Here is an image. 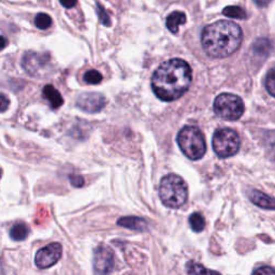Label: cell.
Instances as JSON below:
<instances>
[{"mask_svg":"<svg viewBox=\"0 0 275 275\" xmlns=\"http://www.w3.org/2000/svg\"><path fill=\"white\" fill-rule=\"evenodd\" d=\"M248 198L255 206H257L265 209H275V199L268 196L267 194L257 191V189H252L248 193Z\"/></svg>","mask_w":275,"mask_h":275,"instance_id":"obj_11","label":"cell"},{"mask_svg":"<svg viewBox=\"0 0 275 275\" xmlns=\"http://www.w3.org/2000/svg\"><path fill=\"white\" fill-rule=\"evenodd\" d=\"M241 145L240 137L230 128L216 130L213 137V148L220 158H228L238 153Z\"/></svg>","mask_w":275,"mask_h":275,"instance_id":"obj_6","label":"cell"},{"mask_svg":"<svg viewBox=\"0 0 275 275\" xmlns=\"http://www.w3.org/2000/svg\"><path fill=\"white\" fill-rule=\"evenodd\" d=\"M43 97L50 102V106L52 109H58L64 104V99L53 85H45L43 88Z\"/></svg>","mask_w":275,"mask_h":275,"instance_id":"obj_13","label":"cell"},{"mask_svg":"<svg viewBox=\"0 0 275 275\" xmlns=\"http://www.w3.org/2000/svg\"><path fill=\"white\" fill-rule=\"evenodd\" d=\"M49 63L50 56L48 54L28 52L23 57L22 66L28 74L40 75L49 68Z\"/></svg>","mask_w":275,"mask_h":275,"instance_id":"obj_8","label":"cell"},{"mask_svg":"<svg viewBox=\"0 0 275 275\" xmlns=\"http://www.w3.org/2000/svg\"><path fill=\"white\" fill-rule=\"evenodd\" d=\"M178 144L186 157L192 160H198L205 156L206 144L205 136L198 127L185 126L178 135Z\"/></svg>","mask_w":275,"mask_h":275,"instance_id":"obj_4","label":"cell"},{"mask_svg":"<svg viewBox=\"0 0 275 275\" xmlns=\"http://www.w3.org/2000/svg\"><path fill=\"white\" fill-rule=\"evenodd\" d=\"M117 225L130 229V230L137 231H144L147 229V221L143 218L137 217V216H126V217H122L117 221Z\"/></svg>","mask_w":275,"mask_h":275,"instance_id":"obj_12","label":"cell"},{"mask_svg":"<svg viewBox=\"0 0 275 275\" xmlns=\"http://www.w3.org/2000/svg\"><path fill=\"white\" fill-rule=\"evenodd\" d=\"M186 23V15L184 12L181 11H174L171 14H169L166 21V25L168 29L172 32V34H176L179 31V27L181 25Z\"/></svg>","mask_w":275,"mask_h":275,"instance_id":"obj_14","label":"cell"},{"mask_svg":"<svg viewBox=\"0 0 275 275\" xmlns=\"http://www.w3.org/2000/svg\"><path fill=\"white\" fill-rule=\"evenodd\" d=\"M266 87L269 94L275 97V68L271 69L267 74L266 78Z\"/></svg>","mask_w":275,"mask_h":275,"instance_id":"obj_22","label":"cell"},{"mask_svg":"<svg viewBox=\"0 0 275 275\" xmlns=\"http://www.w3.org/2000/svg\"><path fill=\"white\" fill-rule=\"evenodd\" d=\"M271 48V42L269 40H267V39H259L254 44V53L257 56L266 57L269 55Z\"/></svg>","mask_w":275,"mask_h":275,"instance_id":"obj_17","label":"cell"},{"mask_svg":"<svg viewBox=\"0 0 275 275\" xmlns=\"http://www.w3.org/2000/svg\"><path fill=\"white\" fill-rule=\"evenodd\" d=\"M6 43H8V39L3 36H0V51H1L5 47Z\"/></svg>","mask_w":275,"mask_h":275,"instance_id":"obj_30","label":"cell"},{"mask_svg":"<svg viewBox=\"0 0 275 275\" xmlns=\"http://www.w3.org/2000/svg\"><path fill=\"white\" fill-rule=\"evenodd\" d=\"M69 181L71 183V185L74 186V187H82L84 185V179L82 178L81 175L71 174L69 176Z\"/></svg>","mask_w":275,"mask_h":275,"instance_id":"obj_25","label":"cell"},{"mask_svg":"<svg viewBox=\"0 0 275 275\" xmlns=\"http://www.w3.org/2000/svg\"><path fill=\"white\" fill-rule=\"evenodd\" d=\"M253 275H275V270L271 267H260L254 271Z\"/></svg>","mask_w":275,"mask_h":275,"instance_id":"obj_26","label":"cell"},{"mask_svg":"<svg viewBox=\"0 0 275 275\" xmlns=\"http://www.w3.org/2000/svg\"><path fill=\"white\" fill-rule=\"evenodd\" d=\"M186 270L188 275H221L220 273L206 269V267L201 264L195 263V261H189L186 265Z\"/></svg>","mask_w":275,"mask_h":275,"instance_id":"obj_15","label":"cell"},{"mask_svg":"<svg viewBox=\"0 0 275 275\" xmlns=\"http://www.w3.org/2000/svg\"><path fill=\"white\" fill-rule=\"evenodd\" d=\"M114 268V253L109 246H98L94 253V270L97 275H109Z\"/></svg>","mask_w":275,"mask_h":275,"instance_id":"obj_7","label":"cell"},{"mask_svg":"<svg viewBox=\"0 0 275 275\" xmlns=\"http://www.w3.org/2000/svg\"><path fill=\"white\" fill-rule=\"evenodd\" d=\"M63 6H65L66 9H72L73 6H75L77 0H60Z\"/></svg>","mask_w":275,"mask_h":275,"instance_id":"obj_28","label":"cell"},{"mask_svg":"<svg viewBox=\"0 0 275 275\" xmlns=\"http://www.w3.org/2000/svg\"><path fill=\"white\" fill-rule=\"evenodd\" d=\"M193 72L189 65L180 58H174L156 69L152 77V88L155 95L163 101L179 99L192 84Z\"/></svg>","mask_w":275,"mask_h":275,"instance_id":"obj_1","label":"cell"},{"mask_svg":"<svg viewBox=\"0 0 275 275\" xmlns=\"http://www.w3.org/2000/svg\"><path fill=\"white\" fill-rule=\"evenodd\" d=\"M0 178H1V170H0Z\"/></svg>","mask_w":275,"mask_h":275,"instance_id":"obj_31","label":"cell"},{"mask_svg":"<svg viewBox=\"0 0 275 275\" xmlns=\"http://www.w3.org/2000/svg\"><path fill=\"white\" fill-rule=\"evenodd\" d=\"M84 81L87 84H99L102 81V74L97 70H88L83 76Z\"/></svg>","mask_w":275,"mask_h":275,"instance_id":"obj_21","label":"cell"},{"mask_svg":"<svg viewBox=\"0 0 275 275\" xmlns=\"http://www.w3.org/2000/svg\"><path fill=\"white\" fill-rule=\"evenodd\" d=\"M222 14L231 17V18H237V19H245L247 14L244 11V9L240 8L238 5H229L222 10Z\"/></svg>","mask_w":275,"mask_h":275,"instance_id":"obj_18","label":"cell"},{"mask_svg":"<svg viewBox=\"0 0 275 275\" xmlns=\"http://www.w3.org/2000/svg\"><path fill=\"white\" fill-rule=\"evenodd\" d=\"M10 100L9 98L3 94H0V112H4V111L9 108Z\"/></svg>","mask_w":275,"mask_h":275,"instance_id":"obj_27","label":"cell"},{"mask_svg":"<svg viewBox=\"0 0 275 275\" xmlns=\"http://www.w3.org/2000/svg\"><path fill=\"white\" fill-rule=\"evenodd\" d=\"M189 225L196 232H200L206 227V219L200 213H194L189 217Z\"/></svg>","mask_w":275,"mask_h":275,"instance_id":"obj_19","label":"cell"},{"mask_svg":"<svg viewBox=\"0 0 275 275\" xmlns=\"http://www.w3.org/2000/svg\"><path fill=\"white\" fill-rule=\"evenodd\" d=\"M213 107L215 113L227 121H237L244 113L243 100L233 94H220L216 97Z\"/></svg>","mask_w":275,"mask_h":275,"instance_id":"obj_5","label":"cell"},{"mask_svg":"<svg viewBox=\"0 0 275 275\" xmlns=\"http://www.w3.org/2000/svg\"><path fill=\"white\" fill-rule=\"evenodd\" d=\"M254 2L259 6H266L271 2V0H254Z\"/></svg>","mask_w":275,"mask_h":275,"instance_id":"obj_29","label":"cell"},{"mask_svg":"<svg viewBox=\"0 0 275 275\" xmlns=\"http://www.w3.org/2000/svg\"><path fill=\"white\" fill-rule=\"evenodd\" d=\"M52 18L50 15L45 14V13H39V14L35 18V24L39 29L45 30L50 28L52 26Z\"/></svg>","mask_w":275,"mask_h":275,"instance_id":"obj_20","label":"cell"},{"mask_svg":"<svg viewBox=\"0 0 275 275\" xmlns=\"http://www.w3.org/2000/svg\"><path fill=\"white\" fill-rule=\"evenodd\" d=\"M159 197L163 205L170 208H179L185 205L188 189L185 181L176 174L163 176L159 184Z\"/></svg>","mask_w":275,"mask_h":275,"instance_id":"obj_3","label":"cell"},{"mask_svg":"<svg viewBox=\"0 0 275 275\" xmlns=\"http://www.w3.org/2000/svg\"><path fill=\"white\" fill-rule=\"evenodd\" d=\"M243 40V32L238 24L218 21L205 27L201 43L206 53L213 58H224L237 52Z\"/></svg>","mask_w":275,"mask_h":275,"instance_id":"obj_2","label":"cell"},{"mask_svg":"<svg viewBox=\"0 0 275 275\" xmlns=\"http://www.w3.org/2000/svg\"><path fill=\"white\" fill-rule=\"evenodd\" d=\"M29 233L28 226L24 224V222H16L15 225H13L10 230V237L14 241H23Z\"/></svg>","mask_w":275,"mask_h":275,"instance_id":"obj_16","label":"cell"},{"mask_svg":"<svg viewBox=\"0 0 275 275\" xmlns=\"http://www.w3.org/2000/svg\"><path fill=\"white\" fill-rule=\"evenodd\" d=\"M106 104V98L98 93H85L78 96L76 99V107L87 113L100 112Z\"/></svg>","mask_w":275,"mask_h":275,"instance_id":"obj_10","label":"cell"},{"mask_svg":"<svg viewBox=\"0 0 275 275\" xmlns=\"http://www.w3.org/2000/svg\"><path fill=\"white\" fill-rule=\"evenodd\" d=\"M97 13H98V16H99L100 22L104 26H110L111 25V19H110L108 12L104 10V8L100 3H97Z\"/></svg>","mask_w":275,"mask_h":275,"instance_id":"obj_24","label":"cell"},{"mask_svg":"<svg viewBox=\"0 0 275 275\" xmlns=\"http://www.w3.org/2000/svg\"><path fill=\"white\" fill-rule=\"evenodd\" d=\"M267 153L270 160L275 165V135H272L271 138H267Z\"/></svg>","mask_w":275,"mask_h":275,"instance_id":"obj_23","label":"cell"},{"mask_svg":"<svg viewBox=\"0 0 275 275\" xmlns=\"http://www.w3.org/2000/svg\"><path fill=\"white\" fill-rule=\"evenodd\" d=\"M63 247L60 243H52L48 246L42 247L36 255V265L39 269H48L54 266L62 258Z\"/></svg>","mask_w":275,"mask_h":275,"instance_id":"obj_9","label":"cell"}]
</instances>
